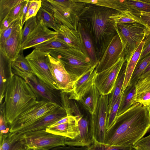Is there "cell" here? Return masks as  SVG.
Here are the masks:
<instances>
[{"label":"cell","mask_w":150,"mask_h":150,"mask_svg":"<svg viewBox=\"0 0 150 150\" xmlns=\"http://www.w3.org/2000/svg\"><path fill=\"white\" fill-rule=\"evenodd\" d=\"M88 150H132L133 146L108 145L93 142L88 146Z\"/></svg>","instance_id":"cell-38"},{"label":"cell","mask_w":150,"mask_h":150,"mask_svg":"<svg viewBox=\"0 0 150 150\" xmlns=\"http://www.w3.org/2000/svg\"><path fill=\"white\" fill-rule=\"evenodd\" d=\"M98 64L92 66L77 80L72 90L68 93L70 99L79 101L94 84L97 74L95 69Z\"/></svg>","instance_id":"cell-16"},{"label":"cell","mask_w":150,"mask_h":150,"mask_svg":"<svg viewBox=\"0 0 150 150\" xmlns=\"http://www.w3.org/2000/svg\"><path fill=\"white\" fill-rule=\"evenodd\" d=\"M78 119L58 124H53L46 128V131L71 139H75L79 134Z\"/></svg>","instance_id":"cell-22"},{"label":"cell","mask_w":150,"mask_h":150,"mask_svg":"<svg viewBox=\"0 0 150 150\" xmlns=\"http://www.w3.org/2000/svg\"><path fill=\"white\" fill-rule=\"evenodd\" d=\"M26 0H23L22 2L15 6L7 16L15 20L20 18L21 12Z\"/></svg>","instance_id":"cell-45"},{"label":"cell","mask_w":150,"mask_h":150,"mask_svg":"<svg viewBox=\"0 0 150 150\" xmlns=\"http://www.w3.org/2000/svg\"><path fill=\"white\" fill-rule=\"evenodd\" d=\"M150 63V53L138 62L129 84H136L142 74Z\"/></svg>","instance_id":"cell-35"},{"label":"cell","mask_w":150,"mask_h":150,"mask_svg":"<svg viewBox=\"0 0 150 150\" xmlns=\"http://www.w3.org/2000/svg\"><path fill=\"white\" fill-rule=\"evenodd\" d=\"M69 47L63 40L57 36L36 46L34 48L39 51L49 53L51 50L66 48Z\"/></svg>","instance_id":"cell-32"},{"label":"cell","mask_w":150,"mask_h":150,"mask_svg":"<svg viewBox=\"0 0 150 150\" xmlns=\"http://www.w3.org/2000/svg\"><path fill=\"white\" fill-rule=\"evenodd\" d=\"M21 50L18 57L12 62V68L13 73L25 80L33 74L27 59Z\"/></svg>","instance_id":"cell-25"},{"label":"cell","mask_w":150,"mask_h":150,"mask_svg":"<svg viewBox=\"0 0 150 150\" xmlns=\"http://www.w3.org/2000/svg\"><path fill=\"white\" fill-rule=\"evenodd\" d=\"M25 57L35 75L52 88L59 90L51 73L49 53L35 49Z\"/></svg>","instance_id":"cell-8"},{"label":"cell","mask_w":150,"mask_h":150,"mask_svg":"<svg viewBox=\"0 0 150 150\" xmlns=\"http://www.w3.org/2000/svg\"><path fill=\"white\" fill-rule=\"evenodd\" d=\"M15 20L7 16L0 22V33L9 27Z\"/></svg>","instance_id":"cell-48"},{"label":"cell","mask_w":150,"mask_h":150,"mask_svg":"<svg viewBox=\"0 0 150 150\" xmlns=\"http://www.w3.org/2000/svg\"><path fill=\"white\" fill-rule=\"evenodd\" d=\"M78 30L80 35L87 54L91 59L92 65L98 63L99 61L97 58L94 43L88 31L79 22Z\"/></svg>","instance_id":"cell-24"},{"label":"cell","mask_w":150,"mask_h":150,"mask_svg":"<svg viewBox=\"0 0 150 150\" xmlns=\"http://www.w3.org/2000/svg\"><path fill=\"white\" fill-rule=\"evenodd\" d=\"M23 0H0V22L6 17L12 9Z\"/></svg>","instance_id":"cell-37"},{"label":"cell","mask_w":150,"mask_h":150,"mask_svg":"<svg viewBox=\"0 0 150 150\" xmlns=\"http://www.w3.org/2000/svg\"><path fill=\"white\" fill-rule=\"evenodd\" d=\"M78 1L105 7L118 11L129 10L125 0H77Z\"/></svg>","instance_id":"cell-30"},{"label":"cell","mask_w":150,"mask_h":150,"mask_svg":"<svg viewBox=\"0 0 150 150\" xmlns=\"http://www.w3.org/2000/svg\"><path fill=\"white\" fill-rule=\"evenodd\" d=\"M30 4V0H27L20 16L21 20V25L22 27L25 22L26 16Z\"/></svg>","instance_id":"cell-49"},{"label":"cell","mask_w":150,"mask_h":150,"mask_svg":"<svg viewBox=\"0 0 150 150\" xmlns=\"http://www.w3.org/2000/svg\"><path fill=\"white\" fill-rule=\"evenodd\" d=\"M133 147L135 150H150V134L142 138Z\"/></svg>","instance_id":"cell-44"},{"label":"cell","mask_w":150,"mask_h":150,"mask_svg":"<svg viewBox=\"0 0 150 150\" xmlns=\"http://www.w3.org/2000/svg\"><path fill=\"white\" fill-rule=\"evenodd\" d=\"M125 2L129 10L150 13V0H125Z\"/></svg>","instance_id":"cell-36"},{"label":"cell","mask_w":150,"mask_h":150,"mask_svg":"<svg viewBox=\"0 0 150 150\" xmlns=\"http://www.w3.org/2000/svg\"><path fill=\"white\" fill-rule=\"evenodd\" d=\"M61 96L62 106L66 110L67 115H74L78 117L82 115L76 102L69 98L68 93L61 91Z\"/></svg>","instance_id":"cell-33"},{"label":"cell","mask_w":150,"mask_h":150,"mask_svg":"<svg viewBox=\"0 0 150 150\" xmlns=\"http://www.w3.org/2000/svg\"><path fill=\"white\" fill-rule=\"evenodd\" d=\"M50 68L51 74L59 89L69 93L77 80L81 76L68 73L59 60L49 54Z\"/></svg>","instance_id":"cell-14"},{"label":"cell","mask_w":150,"mask_h":150,"mask_svg":"<svg viewBox=\"0 0 150 150\" xmlns=\"http://www.w3.org/2000/svg\"><path fill=\"white\" fill-rule=\"evenodd\" d=\"M12 61L0 50V103H2L6 88L14 75L12 72Z\"/></svg>","instance_id":"cell-21"},{"label":"cell","mask_w":150,"mask_h":150,"mask_svg":"<svg viewBox=\"0 0 150 150\" xmlns=\"http://www.w3.org/2000/svg\"><path fill=\"white\" fill-rule=\"evenodd\" d=\"M22 28L21 26L14 32L0 47V50L12 62L16 59L21 51Z\"/></svg>","instance_id":"cell-19"},{"label":"cell","mask_w":150,"mask_h":150,"mask_svg":"<svg viewBox=\"0 0 150 150\" xmlns=\"http://www.w3.org/2000/svg\"><path fill=\"white\" fill-rule=\"evenodd\" d=\"M132 150H135V149H132Z\"/></svg>","instance_id":"cell-53"},{"label":"cell","mask_w":150,"mask_h":150,"mask_svg":"<svg viewBox=\"0 0 150 150\" xmlns=\"http://www.w3.org/2000/svg\"><path fill=\"white\" fill-rule=\"evenodd\" d=\"M125 62L123 56L113 65L97 73L94 84L100 95H108L111 93L118 74Z\"/></svg>","instance_id":"cell-12"},{"label":"cell","mask_w":150,"mask_h":150,"mask_svg":"<svg viewBox=\"0 0 150 150\" xmlns=\"http://www.w3.org/2000/svg\"><path fill=\"white\" fill-rule=\"evenodd\" d=\"M35 94L37 101L52 103L63 107L61 101V90L52 88L40 80L34 74L25 80Z\"/></svg>","instance_id":"cell-13"},{"label":"cell","mask_w":150,"mask_h":150,"mask_svg":"<svg viewBox=\"0 0 150 150\" xmlns=\"http://www.w3.org/2000/svg\"><path fill=\"white\" fill-rule=\"evenodd\" d=\"M27 150H34L33 149H28Z\"/></svg>","instance_id":"cell-52"},{"label":"cell","mask_w":150,"mask_h":150,"mask_svg":"<svg viewBox=\"0 0 150 150\" xmlns=\"http://www.w3.org/2000/svg\"><path fill=\"white\" fill-rule=\"evenodd\" d=\"M130 16L150 30V13L128 10Z\"/></svg>","instance_id":"cell-40"},{"label":"cell","mask_w":150,"mask_h":150,"mask_svg":"<svg viewBox=\"0 0 150 150\" xmlns=\"http://www.w3.org/2000/svg\"><path fill=\"white\" fill-rule=\"evenodd\" d=\"M50 150H88V146L65 145L58 146Z\"/></svg>","instance_id":"cell-47"},{"label":"cell","mask_w":150,"mask_h":150,"mask_svg":"<svg viewBox=\"0 0 150 150\" xmlns=\"http://www.w3.org/2000/svg\"><path fill=\"white\" fill-rule=\"evenodd\" d=\"M133 104L138 103L147 107L150 105V76L139 79L136 85Z\"/></svg>","instance_id":"cell-23"},{"label":"cell","mask_w":150,"mask_h":150,"mask_svg":"<svg viewBox=\"0 0 150 150\" xmlns=\"http://www.w3.org/2000/svg\"><path fill=\"white\" fill-rule=\"evenodd\" d=\"M49 53L59 60L70 74L80 76L92 66L90 58L80 50L69 47L51 50Z\"/></svg>","instance_id":"cell-6"},{"label":"cell","mask_w":150,"mask_h":150,"mask_svg":"<svg viewBox=\"0 0 150 150\" xmlns=\"http://www.w3.org/2000/svg\"><path fill=\"white\" fill-rule=\"evenodd\" d=\"M4 99L2 103L6 121L10 126L16 118L37 101L35 94L27 82L15 75L6 88Z\"/></svg>","instance_id":"cell-3"},{"label":"cell","mask_w":150,"mask_h":150,"mask_svg":"<svg viewBox=\"0 0 150 150\" xmlns=\"http://www.w3.org/2000/svg\"><path fill=\"white\" fill-rule=\"evenodd\" d=\"M149 76H150V63L142 74L139 79Z\"/></svg>","instance_id":"cell-50"},{"label":"cell","mask_w":150,"mask_h":150,"mask_svg":"<svg viewBox=\"0 0 150 150\" xmlns=\"http://www.w3.org/2000/svg\"><path fill=\"white\" fill-rule=\"evenodd\" d=\"M30 34L21 48V50L33 47L57 36L58 33L49 29L41 20Z\"/></svg>","instance_id":"cell-17"},{"label":"cell","mask_w":150,"mask_h":150,"mask_svg":"<svg viewBox=\"0 0 150 150\" xmlns=\"http://www.w3.org/2000/svg\"><path fill=\"white\" fill-rule=\"evenodd\" d=\"M42 0H30V4L26 16L25 21L29 18L36 16L42 6Z\"/></svg>","instance_id":"cell-43"},{"label":"cell","mask_w":150,"mask_h":150,"mask_svg":"<svg viewBox=\"0 0 150 150\" xmlns=\"http://www.w3.org/2000/svg\"><path fill=\"white\" fill-rule=\"evenodd\" d=\"M87 3L77 0H43L42 7L53 16L57 23L78 30L79 16Z\"/></svg>","instance_id":"cell-4"},{"label":"cell","mask_w":150,"mask_h":150,"mask_svg":"<svg viewBox=\"0 0 150 150\" xmlns=\"http://www.w3.org/2000/svg\"><path fill=\"white\" fill-rule=\"evenodd\" d=\"M57 32V37L63 40L69 47L80 50L88 56L78 30H72L61 24Z\"/></svg>","instance_id":"cell-20"},{"label":"cell","mask_w":150,"mask_h":150,"mask_svg":"<svg viewBox=\"0 0 150 150\" xmlns=\"http://www.w3.org/2000/svg\"><path fill=\"white\" fill-rule=\"evenodd\" d=\"M78 125L79 135L74 139L67 137L66 145L88 146L93 142L91 118L82 115L78 119Z\"/></svg>","instance_id":"cell-18"},{"label":"cell","mask_w":150,"mask_h":150,"mask_svg":"<svg viewBox=\"0 0 150 150\" xmlns=\"http://www.w3.org/2000/svg\"><path fill=\"white\" fill-rule=\"evenodd\" d=\"M144 44L142 41L135 50L129 60L126 63L125 76L122 92L128 85L131 77L138 62Z\"/></svg>","instance_id":"cell-27"},{"label":"cell","mask_w":150,"mask_h":150,"mask_svg":"<svg viewBox=\"0 0 150 150\" xmlns=\"http://www.w3.org/2000/svg\"><path fill=\"white\" fill-rule=\"evenodd\" d=\"M108 95H100L94 113L91 115V122L93 142L104 143L105 139L109 112Z\"/></svg>","instance_id":"cell-10"},{"label":"cell","mask_w":150,"mask_h":150,"mask_svg":"<svg viewBox=\"0 0 150 150\" xmlns=\"http://www.w3.org/2000/svg\"><path fill=\"white\" fill-rule=\"evenodd\" d=\"M118 11L87 4L79 17V22L88 31L93 41L98 59L100 60L107 47L117 33L115 24L109 17Z\"/></svg>","instance_id":"cell-2"},{"label":"cell","mask_w":150,"mask_h":150,"mask_svg":"<svg viewBox=\"0 0 150 150\" xmlns=\"http://www.w3.org/2000/svg\"><path fill=\"white\" fill-rule=\"evenodd\" d=\"M123 93V91L122 92L119 97L108 112L107 121V130L111 127L115 121Z\"/></svg>","instance_id":"cell-42"},{"label":"cell","mask_w":150,"mask_h":150,"mask_svg":"<svg viewBox=\"0 0 150 150\" xmlns=\"http://www.w3.org/2000/svg\"><path fill=\"white\" fill-rule=\"evenodd\" d=\"M58 107L52 103L36 101L14 120L10 126L9 132H15L30 125Z\"/></svg>","instance_id":"cell-7"},{"label":"cell","mask_w":150,"mask_h":150,"mask_svg":"<svg viewBox=\"0 0 150 150\" xmlns=\"http://www.w3.org/2000/svg\"><path fill=\"white\" fill-rule=\"evenodd\" d=\"M136 85L129 84L123 91L117 116L125 112L133 105V100L136 92Z\"/></svg>","instance_id":"cell-28"},{"label":"cell","mask_w":150,"mask_h":150,"mask_svg":"<svg viewBox=\"0 0 150 150\" xmlns=\"http://www.w3.org/2000/svg\"><path fill=\"white\" fill-rule=\"evenodd\" d=\"M115 27L121 41L123 55L127 62L150 30L139 23H117Z\"/></svg>","instance_id":"cell-5"},{"label":"cell","mask_w":150,"mask_h":150,"mask_svg":"<svg viewBox=\"0 0 150 150\" xmlns=\"http://www.w3.org/2000/svg\"><path fill=\"white\" fill-rule=\"evenodd\" d=\"M67 115L64 109L58 107L30 125L15 132H9L8 136L16 140H22L26 136L46 131L48 127Z\"/></svg>","instance_id":"cell-9"},{"label":"cell","mask_w":150,"mask_h":150,"mask_svg":"<svg viewBox=\"0 0 150 150\" xmlns=\"http://www.w3.org/2000/svg\"><path fill=\"white\" fill-rule=\"evenodd\" d=\"M67 137L44 131L25 137L22 140L29 149L50 150L66 145Z\"/></svg>","instance_id":"cell-11"},{"label":"cell","mask_w":150,"mask_h":150,"mask_svg":"<svg viewBox=\"0 0 150 150\" xmlns=\"http://www.w3.org/2000/svg\"><path fill=\"white\" fill-rule=\"evenodd\" d=\"M150 130V119L147 107L138 103L117 116L106 130L104 143L133 146Z\"/></svg>","instance_id":"cell-1"},{"label":"cell","mask_w":150,"mask_h":150,"mask_svg":"<svg viewBox=\"0 0 150 150\" xmlns=\"http://www.w3.org/2000/svg\"><path fill=\"white\" fill-rule=\"evenodd\" d=\"M100 95L94 84L79 101L84 108L92 115L96 110Z\"/></svg>","instance_id":"cell-26"},{"label":"cell","mask_w":150,"mask_h":150,"mask_svg":"<svg viewBox=\"0 0 150 150\" xmlns=\"http://www.w3.org/2000/svg\"><path fill=\"white\" fill-rule=\"evenodd\" d=\"M21 26V20L20 18H18L15 21L7 28L0 33V47H2L6 40Z\"/></svg>","instance_id":"cell-41"},{"label":"cell","mask_w":150,"mask_h":150,"mask_svg":"<svg viewBox=\"0 0 150 150\" xmlns=\"http://www.w3.org/2000/svg\"><path fill=\"white\" fill-rule=\"evenodd\" d=\"M36 16L38 21L41 20L47 27L52 28L56 32L59 30L60 25L57 23L53 16L42 6Z\"/></svg>","instance_id":"cell-34"},{"label":"cell","mask_w":150,"mask_h":150,"mask_svg":"<svg viewBox=\"0 0 150 150\" xmlns=\"http://www.w3.org/2000/svg\"><path fill=\"white\" fill-rule=\"evenodd\" d=\"M8 134L1 136L0 150H27L29 149L23 140L14 139L9 137Z\"/></svg>","instance_id":"cell-31"},{"label":"cell","mask_w":150,"mask_h":150,"mask_svg":"<svg viewBox=\"0 0 150 150\" xmlns=\"http://www.w3.org/2000/svg\"><path fill=\"white\" fill-rule=\"evenodd\" d=\"M38 23L36 16L32 17L25 21L22 32L21 48L29 35L37 26Z\"/></svg>","instance_id":"cell-39"},{"label":"cell","mask_w":150,"mask_h":150,"mask_svg":"<svg viewBox=\"0 0 150 150\" xmlns=\"http://www.w3.org/2000/svg\"><path fill=\"white\" fill-rule=\"evenodd\" d=\"M126 67V63H125L118 74L113 88L108 97L109 112L121 94L125 78Z\"/></svg>","instance_id":"cell-29"},{"label":"cell","mask_w":150,"mask_h":150,"mask_svg":"<svg viewBox=\"0 0 150 150\" xmlns=\"http://www.w3.org/2000/svg\"><path fill=\"white\" fill-rule=\"evenodd\" d=\"M144 44L139 61L140 60L150 53V32L143 40Z\"/></svg>","instance_id":"cell-46"},{"label":"cell","mask_w":150,"mask_h":150,"mask_svg":"<svg viewBox=\"0 0 150 150\" xmlns=\"http://www.w3.org/2000/svg\"><path fill=\"white\" fill-rule=\"evenodd\" d=\"M150 119V105L147 107Z\"/></svg>","instance_id":"cell-51"},{"label":"cell","mask_w":150,"mask_h":150,"mask_svg":"<svg viewBox=\"0 0 150 150\" xmlns=\"http://www.w3.org/2000/svg\"><path fill=\"white\" fill-rule=\"evenodd\" d=\"M123 56L121 41L117 33L106 48L95 70L98 73L108 69L115 64Z\"/></svg>","instance_id":"cell-15"}]
</instances>
